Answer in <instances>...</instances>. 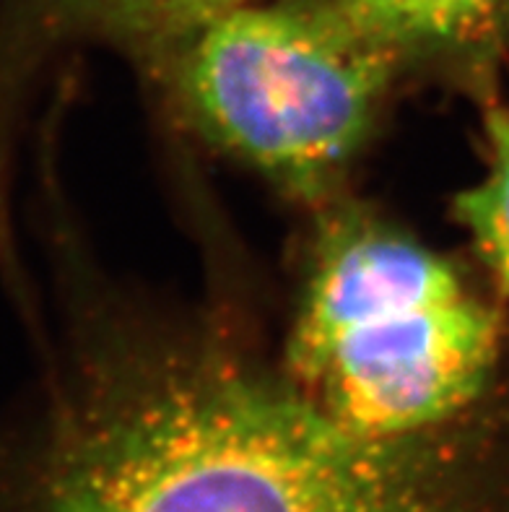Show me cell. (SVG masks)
Here are the masks:
<instances>
[{
	"instance_id": "8992f818",
	"label": "cell",
	"mask_w": 509,
	"mask_h": 512,
	"mask_svg": "<svg viewBox=\"0 0 509 512\" xmlns=\"http://www.w3.org/2000/svg\"><path fill=\"white\" fill-rule=\"evenodd\" d=\"M486 175L460 190L452 216L468 232L499 297L509 299V104L499 97L481 102Z\"/></svg>"
},
{
	"instance_id": "277c9868",
	"label": "cell",
	"mask_w": 509,
	"mask_h": 512,
	"mask_svg": "<svg viewBox=\"0 0 509 512\" xmlns=\"http://www.w3.org/2000/svg\"><path fill=\"white\" fill-rule=\"evenodd\" d=\"M247 0H0V146L19 141L39 86L71 55L107 50L154 76L219 13Z\"/></svg>"
},
{
	"instance_id": "6da1fadb",
	"label": "cell",
	"mask_w": 509,
	"mask_h": 512,
	"mask_svg": "<svg viewBox=\"0 0 509 512\" xmlns=\"http://www.w3.org/2000/svg\"><path fill=\"white\" fill-rule=\"evenodd\" d=\"M55 310L0 445V512H509V375L403 437L317 409L232 315L112 279L52 234Z\"/></svg>"
},
{
	"instance_id": "7a4b0ae2",
	"label": "cell",
	"mask_w": 509,
	"mask_h": 512,
	"mask_svg": "<svg viewBox=\"0 0 509 512\" xmlns=\"http://www.w3.org/2000/svg\"><path fill=\"white\" fill-rule=\"evenodd\" d=\"M286 377L351 432L403 437L476 409L502 380L504 318L450 258L343 195L315 211Z\"/></svg>"
},
{
	"instance_id": "3957f363",
	"label": "cell",
	"mask_w": 509,
	"mask_h": 512,
	"mask_svg": "<svg viewBox=\"0 0 509 512\" xmlns=\"http://www.w3.org/2000/svg\"><path fill=\"white\" fill-rule=\"evenodd\" d=\"M159 81L203 141L320 211L348 193L403 76L333 0H247L190 34Z\"/></svg>"
},
{
	"instance_id": "5b68a950",
	"label": "cell",
	"mask_w": 509,
	"mask_h": 512,
	"mask_svg": "<svg viewBox=\"0 0 509 512\" xmlns=\"http://www.w3.org/2000/svg\"><path fill=\"white\" fill-rule=\"evenodd\" d=\"M393 58L403 81L426 78L497 97L509 68V0H333Z\"/></svg>"
}]
</instances>
